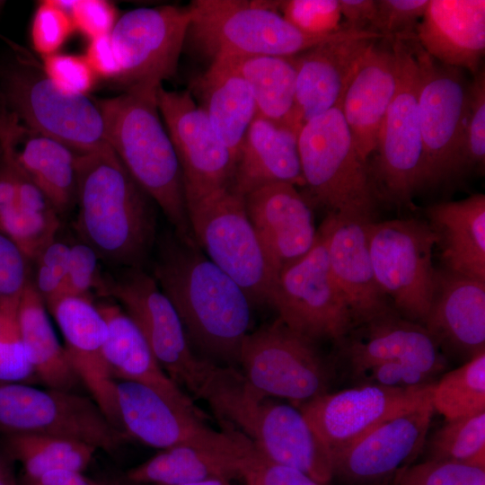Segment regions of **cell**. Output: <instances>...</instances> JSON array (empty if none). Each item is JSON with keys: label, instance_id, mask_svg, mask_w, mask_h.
<instances>
[{"label": "cell", "instance_id": "1", "mask_svg": "<svg viewBox=\"0 0 485 485\" xmlns=\"http://www.w3.org/2000/svg\"><path fill=\"white\" fill-rule=\"evenodd\" d=\"M154 249L151 275L173 304L194 353L234 366L251 331L249 296L196 243L172 230L157 238Z\"/></svg>", "mask_w": 485, "mask_h": 485}, {"label": "cell", "instance_id": "2", "mask_svg": "<svg viewBox=\"0 0 485 485\" xmlns=\"http://www.w3.org/2000/svg\"><path fill=\"white\" fill-rule=\"evenodd\" d=\"M193 395L207 401L225 428L248 438L269 461L297 469L326 485L331 458L300 410L251 385L241 370L203 359Z\"/></svg>", "mask_w": 485, "mask_h": 485}, {"label": "cell", "instance_id": "3", "mask_svg": "<svg viewBox=\"0 0 485 485\" xmlns=\"http://www.w3.org/2000/svg\"><path fill=\"white\" fill-rule=\"evenodd\" d=\"M153 200L110 147L76 155L75 229L112 269H145L157 241Z\"/></svg>", "mask_w": 485, "mask_h": 485}, {"label": "cell", "instance_id": "4", "mask_svg": "<svg viewBox=\"0 0 485 485\" xmlns=\"http://www.w3.org/2000/svg\"><path fill=\"white\" fill-rule=\"evenodd\" d=\"M157 89H130L95 101L102 114L109 146L160 207L172 231L183 241L196 243L182 172L157 106Z\"/></svg>", "mask_w": 485, "mask_h": 485}, {"label": "cell", "instance_id": "5", "mask_svg": "<svg viewBox=\"0 0 485 485\" xmlns=\"http://www.w3.org/2000/svg\"><path fill=\"white\" fill-rule=\"evenodd\" d=\"M280 1L193 0L185 43L210 62L226 57L296 56L334 38L306 35L279 13Z\"/></svg>", "mask_w": 485, "mask_h": 485}, {"label": "cell", "instance_id": "6", "mask_svg": "<svg viewBox=\"0 0 485 485\" xmlns=\"http://www.w3.org/2000/svg\"><path fill=\"white\" fill-rule=\"evenodd\" d=\"M304 186L328 214L373 221L376 194L340 106L303 125L297 136Z\"/></svg>", "mask_w": 485, "mask_h": 485}, {"label": "cell", "instance_id": "7", "mask_svg": "<svg viewBox=\"0 0 485 485\" xmlns=\"http://www.w3.org/2000/svg\"><path fill=\"white\" fill-rule=\"evenodd\" d=\"M0 97L30 131L57 140L77 154L110 147L96 101L59 90L21 58L0 66Z\"/></svg>", "mask_w": 485, "mask_h": 485}, {"label": "cell", "instance_id": "8", "mask_svg": "<svg viewBox=\"0 0 485 485\" xmlns=\"http://www.w3.org/2000/svg\"><path fill=\"white\" fill-rule=\"evenodd\" d=\"M194 240L253 305L270 302L277 280L246 213L243 198L230 188L187 203Z\"/></svg>", "mask_w": 485, "mask_h": 485}, {"label": "cell", "instance_id": "9", "mask_svg": "<svg viewBox=\"0 0 485 485\" xmlns=\"http://www.w3.org/2000/svg\"><path fill=\"white\" fill-rule=\"evenodd\" d=\"M398 58V85L384 119L370 171L376 196L398 205H411L414 194L426 186L419 89V73L410 40L392 39Z\"/></svg>", "mask_w": 485, "mask_h": 485}, {"label": "cell", "instance_id": "10", "mask_svg": "<svg viewBox=\"0 0 485 485\" xmlns=\"http://www.w3.org/2000/svg\"><path fill=\"white\" fill-rule=\"evenodd\" d=\"M367 237L379 288L399 314L423 325L435 290L436 234L428 222L414 218L373 220L367 224Z\"/></svg>", "mask_w": 485, "mask_h": 485}, {"label": "cell", "instance_id": "11", "mask_svg": "<svg viewBox=\"0 0 485 485\" xmlns=\"http://www.w3.org/2000/svg\"><path fill=\"white\" fill-rule=\"evenodd\" d=\"M419 73V112L426 186L453 181L463 172V147L470 83L462 69L431 57L410 39Z\"/></svg>", "mask_w": 485, "mask_h": 485}, {"label": "cell", "instance_id": "12", "mask_svg": "<svg viewBox=\"0 0 485 485\" xmlns=\"http://www.w3.org/2000/svg\"><path fill=\"white\" fill-rule=\"evenodd\" d=\"M61 436L113 453L126 437L96 402L75 392L0 382V435Z\"/></svg>", "mask_w": 485, "mask_h": 485}, {"label": "cell", "instance_id": "13", "mask_svg": "<svg viewBox=\"0 0 485 485\" xmlns=\"http://www.w3.org/2000/svg\"><path fill=\"white\" fill-rule=\"evenodd\" d=\"M269 305L288 328L315 342L340 343L354 328L331 272L323 221L312 248L278 276Z\"/></svg>", "mask_w": 485, "mask_h": 485}, {"label": "cell", "instance_id": "14", "mask_svg": "<svg viewBox=\"0 0 485 485\" xmlns=\"http://www.w3.org/2000/svg\"><path fill=\"white\" fill-rule=\"evenodd\" d=\"M238 364L256 390L269 397L289 400L295 406L328 392L330 371L315 341L294 331L278 318L245 337Z\"/></svg>", "mask_w": 485, "mask_h": 485}, {"label": "cell", "instance_id": "15", "mask_svg": "<svg viewBox=\"0 0 485 485\" xmlns=\"http://www.w3.org/2000/svg\"><path fill=\"white\" fill-rule=\"evenodd\" d=\"M101 297H111L134 321L163 371L193 392L203 358L192 350L182 322L154 277L141 268L103 272Z\"/></svg>", "mask_w": 485, "mask_h": 485}, {"label": "cell", "instance_id": "16", "mask_svg": "<svg viewBox=\"0 0 485 485\" xmlns=\"http://www.w3.org/2000/svg\"><path fill=\"white\" fill-rule=\"evenodd\" d=\"M190 21L187 5L141 7L118 18L110 39L126 91L156 90L175 75Z\"/></svg>", "mask_w": 485, "mask_h": 485}, {"label": "cell", "instance_id": "17", "mask_svg": "<svg viewBox=\"0 0 485 485\" xmlns=\"http://www.w3.org/2000/svg\"><path fill=\"white\" fill-rule=\"evenodd\" d=\"M156 102L181 165L186 202L229 188L234 160L190 90L161 85Z\"/></svg>", "mask_w": 485, "mask_h": 485}, {"label": "cell", "instance_id": "18", "mask_svg": "<svg viewBox=\"0 0 485 485\" xmlns=\"http://www.w3.org/2000/svg\"><path fill=\"white\" fill-rule=\"evenodd\" d=\"M436 382L411 388L362 384L296 407L331 454L383 422L431 400Z\"/></svg>", "mask_w": 485, "mask_h": 485}, {"label": "cell", "instance_id": "19", "mask_svg": "<svg viewBox=\"0 0 485 485\" xmlns=\"http://www.w3.org/2000/svg\"><path fill=\"white\" fill-rule=\"evenodd\" d=\"M434 410L431 399L332 453L333 478L346 485H392L421 453Z\"/></svg>", "mask_w": 485, "mask_h": 485}, {"label": "cell", "instance_id": "20", "mask_svg": "<svg viewBox=\"0 0 485 485\" xmlns=\"http://www.w3.org/2000/svg\"><path fill=\"white\" fill-rule=\"evenodd\" d=\"M115 397L123 435L150 447L234 446L249 440L229 428L223 431L211 428L203 418L141 384L116 380Z\"/></svg>", "mask_w": 485, "mask_h": 485}, {"label": "cell", "instance_id": "21", "mask_svg": "<svg viewBox=\"0 0 485 485\" xmlns=\"http://www.w3.org/2000/svg\"><path fill=\"white\" fill-rule=\"evenodd\" d=\"M384 39L369 31L341 30L334 38L296 56L295 125L340 106L345 91L369 44Z\"/></svg>", "mask_w": 485, "mask_h": 485}, {"label": "cell", "instance_id": "22", "mask_svg": "<svg viewBox=\"0 0 485 485\" xmlns=\"http://www.w3.org/2000/svg\"><path fill=\"white\" fill-rule=\"evenodd\" d=\"M246 213L276 278L313 245V211L297 188L273 182L242 197Z\"/></svg>", "mask_w": 485, "mask_h": 485}, {"label": "cell", "instance_id": "23", "mask_svg": "<svg viewBox=\"0 0 485 485\" xmlns=\"http://www.w3.org/2000/svg\"><path fill=\"white\" fill-rule=\"evenodd\" d=\"M47 307L61 331L65 351L81 384L110 423L121 432L116 380L104 357L107 326L96 304L88 298L65 296Z\"/></svg>", "mask_w": 485, "mask_h": 485}, {"label": "cell", "instance_id": "24", "mask_svg": "<svg viewBox=\"0 0 485 485\" xmlns=\"http://www.w3.org/2000/svg\"><path fill=\"white\" fill-rule=\"evenodd\" d=\"M323 222L331 272L349 309L354 328L394 312L373 270L367 237L370 221L327 214Z\"/></svg>", "mask_w": 485, "mask_h": 485}, {"label": "cell", "instance_id": "25", "mask_svg": "<svg viewBox=\"0 0 485 485\" xmlns=\"http://www.w3.org/2000/svg\"><path fill=\"white\" fill-rule=\"evenodd\" d=\"M340 343L353 374L378 363L401 361L436 378L446 366L424 325L396 311L355 327Z\"/></svg>", "mask_w": 485, "mask_h": 485}, {"label": "cell", "instance_id": "26", "mask_svg": "<svg viewBox=\"0 0 485 485\" xmlns=\"http://www.w3.org/2000/svg\"><path fill=\"white\" fill-rule=\"evenodd\" d=\"M424 327L440 349L468 359L485 351V281L436 269Z\"/></svg>", "mask_w": 485, "mask_h": 485}, {"label": "cell", "instance_id": "27", "mask_svg": "<svg viewBox=\"0 0 485 485\" xmlns=\"http://www.w3.org/2000/svg\"><path fill=\"white\" fill-rule=\"evenodd\" d=\"M398 58L373 41L362 55L340 109L361 158L375 151L380 129L398 85Z\"/></svg>", "mask_w": 485, "mask_h": 485}, {"label": "cell", "instance_id": "28", "mask_svg": "<svg viewBox=\"0 0 485 485\" xmlns=\"http://www.w3.org/2000/svg\"><path fill=\"white\" fill-rule=\"evenodd\" d=\"M416 39L439 63L475 75L485 52V1L429 0Z\"/></svg>", "mask_w": 485, "mask_h": 485}, {"label": "cell", "instance_id": "29", "mask_svg": "<svg viewBox=\"0 0 485 485\" xmlns=\"http://www.w3.org/2000/svg\"><path fill=\"white\" fill-rule=\"evenodd\" d=\"M107 326L104 357L115 380L146 385L170 401L203 419L192 400L163 371L144 335L119 304L95 303Z\"/></svg>", "mask_w": 485, "mask_h": 485}, {"label": "cell", "instance_id": "30", "mask_svg": "<svg viewBox=\"0 0 485 485\" xmlns=\"http://www.w3.org/2000/svg\"><path fill=\"white\" fill-rule=\"evenodd\" d=\"M297 136L290 127L256 115L240 147L229 188L243 197L273 182L304 186Z\"/></svg>", "mask_w": 485, "mask_h": 485}, {"label": "cell", "instance_id": "31", "mask_svg": "<svg viewBox=\"0 0 485 485\" xmlns=\"http://www.w3.org/2000/svg\"><path fill=\"white\" fill-rule=\"evenodd\" d=\"M255 447L251 441L234 446L181 445L131 468L125 479L137 485H178L208 480L242 478Z\"/></svg>", "mask_w": 485, "mask_h": 485}, {"label": "cell", "instance_id": "32", "mask_svg": "<svg viewBox=\"0 0 485 485\" xmlns=\"http://www.w3.org/2000/svg\"><path fill=\"white\" fill-rule=\"evenodd\" d=\"M426 216L445 269L485 281L484 194L430 205Z\"/></svg>", "mask_w": 485, "mask_h": 485}, {"label": "cell", "instance_id": "33", "mask_svg": "<svg viewBox=\"0 0 485 485\" xmlns=\"http://www.w3.org/2000/svg\"><path fill=\"white\" fill-rule=\"evenodd\" d=\"M190 92L198 99V104L235 164L244 136L257 115L251 87L237 72L214 61L194 81Z\"/></svg>", "mask_w": 485, "mask_h": 485}, {"label": "cell", "instance_id": "34", "mask_svg": "<svg viewBox=\"0 0 485 485\" xmlns=\"http://www.w3.org/2000/svg\"><path fill=\"white\" fill-rule=\"evenodd\" d=\"M16 324L39 382L47 388L75 392L81 382L54 332L45 303L31 280L19 303Z\"/></svg>", "mask_w": 485, "mask_h": 485}, {"label": "cell", "instance_id": "35", "mask_svg": "<svg viewBox=\"0 0 485 485\" xmlns=\"http://www.w3.org/2000/svg\"><path fill=\"white\" fill-rule=\"evenodd\" d=\"M296 56L226 57L214 61L230 67L247 82L257 115L298 133L295 125Z\"/></svg>", "mask_w": 485, "mask_h": 485}, {"label": "cell", "instance_id": "36", "mask_svg": "<svg viewBox=\"0 0 485 485\" xmlns=\"http://www.w3.org/2000/svg\"><path fill=\"white\" fill-rule=\"evenodd\" d=\"M3 437L5 450L22 464L26 478L55 470L83 472L98 450L89 444L55 436L15 434Z\"/></svg>", "mask_w": 485, "mask_h": 485}, {"label": "cell", "instance_id": "37", "mask_svg": "<svg viewBox=\"0 0 485 485\" xmlns=\"http://www.w3.org/2000/svg\"><path fill=\"white\" fill-rule=\"evenodd\" d=\"M432 405L446 420L485 411V351L436 382Z\"/></svg>", "mask_w": 485, "mask_h": 485}, {"label": "cell", "instance_id": "38", "mask_svg": "<svg viewBox=\"0 0 485 485\" xmlns=\"http://www.w3.org/2000/svg\"><path fill=\"white\" fill-rule=\"evenodd\" d=\"M429 460L485 468V411L446 420L428 444Z\"/></svg>", "mask_w": 485, "mask_h": 485}, {"label": "cell", "instance_id": "39", "mask_svg": "<svg viewBox=\"0 0 485 485\" xmlns=\"http://www.w3.org/2000/svg\"><path fill=\"white\" fill-rule=\"evenodd\" d=\"M60 216L55 212H33L13 209L0 217V230L12 240L24 256L34 260L39 253L56 238Z\"/></svg>", "mask_w": 485, "mask_h": 485}, {"label": "cell", "instance_id": "40", "mask_svg": "<svg viewBox=\"0 0 485 485\" xmlns=\"http://www.w3.org/2000/svg\"><path fill=\"white\" fill-rule=\"evenodd\" d=\"M392 485H485V468L428 459L401 471Z\"/></svg>", "mask_w": 485, "mask_h": 485}, {"label": "cell", "instance_id": "41", "mask_svg": "<svg viewBox=\"0 0 485 485\" xmlns=\"http://www.w3.org/2000/svg\"><path fill=\"white\" fill-rule=\"evenodd\" d=\"M100 261L96 251L84 242L71 244L66 275L55 301L65 296L93 300V294L101 297L103 271Z\"/></svg>", "mask_w": 485, "mask_h": 485}, {"label": "cell", "instance_id": "42", "mask_svg": "<svg viewBox=\"0 0 485 485\" xmlns=\"http://www.w3.org/2000/svg\"><path fill=\"white\" fill-rule=\"evenodd\" d=\"M279 13L306 35L328 36L343 30L339 0L280 1Z\"/></svg>", "mask_w": 485, "mask_h": 485}, {"label": "cell", "instance_id": "43", "mask_svg": "<svg viewBox=\"0 0 485 485\" xmlns=\"http://www.w3.org/2000/svg\"><path fill=\"white\" fill-rule=\"evenodd\" d=\"M429 0H375V13L368 28L384 39L410 40L425 13Z\"/></svg>", "mask_w": 485, "mask_h": 485}, {"label": "cell", "instance_id": "44", "mask_svg": "<svg viewBox=\"0 0 485 485\" xmlns=\"http://www.w3.org/2000/svg\"><path fill=\"white\" fill-rule=\"evenodd\" d=\"M485 163V73L480 69L470 83V102L464 129L463 172L479 168Z\"/></svg>", "mask_w": 485, "mask_h": 485}, {"label": "cell", "instance_id": "45", "mask_svg": "<svg viewBox=\"0 0 485 485\" xmlns=\"http://www.w3.org/2000/svg\"><path fill=\"white\" fill-rule=\"evenodd\" d=\"M27 260L18 246L0 233V311L13 319L30 281Z\"/></svg>", "mask_w": 485, "mask_h": 485}, {"label": "cell", "instance_id": "46", "mask_svg": "<svg viewBox=\"0 0 485 485\" xmlns=\"http://www.w3.org/2000/svg\"><path fill=\"white\" fill-rule=\"evenodd\" d=\"M74 31L70 14L56 0L40 2L31 27L33 48L42 57L57 53Z\"/></svg>", "mask_w": 485, "mask_h": 485}, {"label": "cell", "instance_id": "47", "mask_svg": "<svg viewBox=\"0 0 485 485\" xmlns=\"http://www.w3.org/2000/svg\"><path fill=\"white\" fill-rule=\"evenodd\" d=\"M43 73L62 92L86 95L97 75L84 56L54 53L43 57Z\"/></svg>", "mask_w": 485, "mask_h": 485}, {"label": "cell", "instance_id": "48", "mask_svg": "<svg viewBox=\"0 0 485 485\" xmlns=\"http://www.w3.org/2000/svg\"><path fill=\"white\" fill-rule=\"evenodd\" d=\"M70 245L55 238L35 258L36 273L33 285L48 305L57 297L66 275Z\"/></svg>", "mask_w": 485, "mask_h": 485}, {"label": "cell", "instance_id": "49", "mask_svg": "<svg viewBox=\"0 0 485 485\" xmlns=\"http://www.w3.org/2000/svg\"><path fill=\"white\" fill-rule=\"evenodd\" d=\"M354 375L362 380V384L391 388H411L436 382L432 375L401 361L378 363L354 373Z\"/></svg>", "mask_w": 485, "mask_h": 485}, {"label": "cell", "instance_id": "50", "mask_svg": "<svg viewBox=\"0 0 485 485\" xmlns=\"http://www.w3.org/2000/svg\"><path fill=\"white\" fill-rule=\"evenodd\" d=\"M68 13L75 31L89 40L110 34L118 20L115 5L105 0H74Z\"/></svg>", "mask_w": 485, "mask_h": 485}, {"label": "cell", "instance_id": "51", "mask_svg": "<svg viewBox=\"0 0 485 485\" xmlns=\"http://www.w3.org/2000/svg\"><path fill=\"white\" fill-rule=\"evenodd\" d=\"M242 479L249 485H323L297 469L269 461L257 449Z\"/></svg>", "mask_w": 485, "mask_h": 485}, {"label": "cell", "instance_id": "52", "mask_svg": "<svg viewBox=\"0 0 485 485\" xmlns=\"http://www.w3.org/2000/svg\"><path fill=\"white\" fill-rule=\"evenodd\" d=\"M0 382L32 385L39 382L18 331L0 338Z\"/></svg>", "mask_w": 485, "mask_h": 485}, {"label": "cell", "instance_id": "53", "mask_svg": "<svg viewBox=\"0 0 485 485\" xmlns=\"http://www.w3.org/2000/svg\"><path fill=\"white\" fill-rule=\"evenodd\" d=\"M84 57L97 77L118 80L120 76L121 66L110 34L90 40Z\"/></svg>", "mask_w": 485, "mask_h": 485}, {"label": "cell", "instance_id": "54", "mask_svg": "<svg viewBox=\"0 0 485 485\" xmlns=\"http://www.w3.org/2000/svg\"><path fill=\"white\" fill-rule=\"evenodd\" d=\"M345 30L368 31L375 13V0H339Z\"/></svg>", "mask_w": 485, "mask_h": 485}, {"label": "cell", "instance_id": "55", "mask_svg": "<svg viewBox=\"0 0 485 485\" xmlns=\"http://www.w3.org/2000/svg\"><path fill=\"white\" fill-rule=\"evenodd\" d=\"M21 485H102L73 470H55L37 478H22Z\"/></svg>", "mask_w": 485, "mask_h": 485}, {"label": "cell", "instance_id": "56", "mask_svg": "<svg viewBox=\"0 0 485 485\" xmlns=\"http://www.w3.org/2000/svg\"><path fill=\"white\" fill-rule=\"evenodd\" d=\"M17 206V182L12 164L2 156L0 162V217Z\"/></svg>", "mask_w": 485, "mask_h": 485}, {"label": "cell", "instance_id": "57", "mask_svg": "<svg viewBox=\"0 0 485 485\" xmlns=\"http://www.w3.org/2000/svg\"><path fill=\"white\" fill-rule=\"evenodd\" d=\"M18 331L16 319H13L0 311V338H4Z\"/></svg>", "mask_w": 485, "mask_h": 485}, {"label": "cell", "instance_id": "58", "mask_svg": "<svg viewBox=\"0 0 485 485\" xmlns=\"http://www.w3.org/2000/svg\"><path fill=\"white\" fill-rule=\"evenodd\" d=\"M178 485H232L230 480L225 479H208Z\"/></svg>", "mask_w": 485, "mask_h": 485}, {"label": "cell", "instance_id": "59", "mask_svg": "<svg viewBox=\"0 0 485 485\" xmlns=\"http://www.w3.org/2000/svg\"><path fill=\"white\" fill-rule=\"evenodd\" d=\"M102 485H136L126 479H111L102 482Z\"/></svg>", "mask_w": 485, "mask_h": 485}, {"label": "cell", "instance_id": "60", "mask_svg": "<svg viewBox=\"0 0 485 485\" xmlns=\"http://www.w3.org/2000/svg\"><path fill=\"white\" fill-rule=\"evenodd\" d=\"M0 474L6 476V477H12L11 472L9 471V468L4 463V462L0 458Z\"/></svg>", "mask_w": 485, "mask_h": 485}, {"label": "cell", "instance_id": "61", "mask_svg": "<svg viewBox=\"0 0 485 485\" xmlns=\"http://www.w3.org/2000/svg\"><path fill=\"white\" fill-rule=\"evenodd\" d=\"M0 485H16L13 478L0 474Z\"/></svg>", "mask_w": 485, "mask_h": 485}, {"label": "cell", "instance_id": "62", "mask_svg": "<svg viewBox=\"0 0 485 485\" xmlns=\"http://www.w3.org/2000/svg\"><path fill=\"white\" fill-rule=\"evenodd\" d=\"M2 156H3V150L0 145V162H1Z\"/></svg>", "mask_w": 485, "mask_h": 485}, {"label": "cell", "instance_id": "63", "mask_svg": "<svg viewBox=\"0 0 485 485\" xmlns=\"http://www.w3.org/2000/svg\"><path fill=\"white\" fill-rule=\"evenodd\" d=\"M245 485H249V484H245Z\"/></svg>", "mask_w": 485, "mask_h": 485}]
</instances>
